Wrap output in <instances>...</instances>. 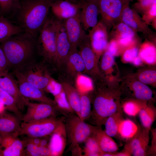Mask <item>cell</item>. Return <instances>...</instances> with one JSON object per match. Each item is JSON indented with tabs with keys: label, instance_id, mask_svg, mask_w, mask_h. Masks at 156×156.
I'll use <instances>...</instances> for the list:
<instances>
[{
	"label": "cell",
	"instance_id": "6da1fadb",
	"mask_svg": "<svg viewBox=\"0 0 156 156\" xmlns=\"http://www.w3.org/2000/svg\"><path fill=\"white\" fill-rule=\"evenodd\" d=\"M37 37L23 31L0 44L10 69L20 71L36 60Z\"/></svg>",
	"mask_w": 156,
	"mask_h": 156
},
{
	"label": "cell",
	"instance_id": "7a4b0ae2",
	"mask_svg": "<svg viewBox=\"0 0 156 156\" xmlns=\"http://www.w3.org/2000/svg\"><path fill=\"white\" fill-rule=\"evenodd\" d=\"M51 0H20L14 19L24 31L37 36L46 22Z\"/></svg>",
	"mask_w": 156,
	"mask_h": 156
},
{
	"label": "cell",
	"instance_id": "3957f363",
	"mask_svg": "<svg viewBox=\"0 0 156 156\" xmlns=\"http://www.w3.org/2000/svg\"><path fill=\"white\" fill-rule=\"evenodd\" d=\"M90 94L92 105L90 118L95 126L101 127L110 116L121 109L116 94L101 89ZM89 118V119H90Z\"/></svg>",
	"mask_w": 156,
	"mask_h": 156
},
{
	"label": "cell",
	"instance_id": "277c9868",
	"mask_svg": "<svg viewBox=\"0 0 156 156\" xmlns=\"http://www.w3.org/2000/svg\"><path fill=\"white\" fill-rule=\"evenodd\" d=\"M57 19L49 14L38 36L37 54L46 63L56 65V38Z\"/></svg>",
	"mask_w": 156,
	"mask_h": 156
},
{
	"label": "cell",
	"instance_id": "5b68a950",
	"mask_svg": "<svg viewBox=\"0 0 156 156\" xmlns=\"http://www.w3.org/2000/svg\"><path fill=\"white\" fill-rule=\"evenodd\" d=\"M66 117L63 123L67 141L71 148L76 144L84 142L93 134L96 126L86 123L75 114Z\"/></svg>",
	"mask_w": 156,
	"mask_h": 156
},
{
	"label": "cell",
	"instance_id": "8992f818",
	"mask_svg": "<svg viewBox=\"0 0 156 156\" xmlns=\"http://www.w3.org/2000/svg\"><path fill=\"white\" fill-rule=\"evenodd\" d=\"M63 120L52 117L38 120L21 122L19 135L29 137L42 138L50 136L57 129Z\"/></svg>",
	"mask_w": 156,
	"mask_h": 156
},
{
	"label": "cell",
	"instance_id": "52a82bcc",
	"mask_svg": "<svg viewBox=\"0 0 156 156\" xmlns=\"http://www.w3.org/2000/svg\"><path fill=\"white\" fill-rule=\"evenodd\" d=\"M45 63L36 60L18 71L28 82L43 91L53 79Z\"/></svg>",
	"mask_w": 156,
	"mask_h": 156
},
{
	"label": "cell",
	"instance_id": "ba28073f",
	"mask_svg": "<svg viewBox=\"0 0 156 156\" xmlns=\"http://www.w3.org/2000/svg\"><path fill=\"white\" fill-rule=\"evenodd\" d=\"M125 3L122 0H98L101 21L105 25L108 32L115 25L120 21Z\"/></svg>",
	"mask_w": 156,
	"mask_h": 156
},
{
	"label": "cell",
	"instance_id": "9c48e42d",
	"mask_svg": "<svg viewBox=\"0 0 156 156\" xmlns=\"http://www.w3.org/2000/svg\"><path fill=\"white\" fill-rule=\"evenodd\" d=\"M13 73L17 80L20 92L24 97L29 100L31 99L51 105L59 112L55 100L48 97L43 91L28 82L19 71H13Z\"/></svg>",
	"mask_w": 156,
	"mask_h": 156
},
{
	"label": "cell",
	"instance_id": "30bf717a",
	"mask_svg": "<svg viewBox=\"0 0 156 156\" xmlns=\"http://www.w3.org/2000/svg\"><path fill=\"white\" fill-rule=\"evenodd\" d=\"M129 2L125 3L122 12L120 21L129 27L136 33L143 34L145 36L152 37L155 34L133 8H131Z\"/></svg>",
	"mask_w": 156,
	"mask_h": 156
},
{
	"label": "cell",
	"instance_id": "8fae6325",
	"mask_svg": "<svg viewBox=\"0 0 156 156\" xmlns=\"http://www.w3.org/2000/svg\"><path fill=\"white\" fill-rule=\"evenodd\" d=\"M0 87L11 95L21 111L26 106L29 100L24 97L20 91L17 80L9 70L0 73Z\"/></svg>",
	"mask_w": 156,
	"mask_h": 156
},
{
	"label": "cell",
	"instance_id": "7c38bea8",
	"mask_svg": "<svg viewBox=\"0 0 156 156\" xmlns=\"http://www.w3.org/2000/svg\"><path fill=\"white\" fill-rule=\"evenodd\" d=\"M26 106V112L23 115L21 118V120L24 122L56 117L58 112L53 105L44 103H35L29 101Z\"/></svg>",
	"mask_w": 156,
	"mask_h": 156
},
{
	"label": "cell",
	"instance_id": "4fadbf2b",
	"mask_svg": "<svg viewBox=\"0 0 156 156\" xmlns=\"http://www.w3.org/2000/svg\"><path fill=\"white\" fill-rule=\"evenodd\" d=\"M149 139V132L139 125L136 133L126 142L124 149L130 153L131 155L146 156Z\"/></svg>",
	"mask_w": 156,
	"mask_h": 156
},
{
	"label": "cell",
	"instance_id": "5bb4252c",
	"mask_svg": "<svg viewBox=\"0 0 156 156\" xmlns=\"http://www.w3.org/2000/svg\"><path fill=\"white\" fill-rule=\"evenodd\" d=\"M57 20L56 38L57 58L56 67L58 69H60L72 51V49L64 26V21L59 20L57 19Z\"/></svg>",
	"mask_w": 156,
	"mask_h": 156
},
{
	"label": "cell",
	"instance_id": "9a60e30c",
	"mask_svg": "<svg viewBox=\"0 0 156 156\" xmlns=\"http://www.w3.org/2000/svg\"><path fill=\"white\" fill-rule=\"evenodd\" d=\"M77 3L80 7V18L83 29L88 30L96 25L99 13L98 1L79 0Z\"/></svg>",
	"mask_w": 156,
	"mask_h": 156
},
{
	"label": "cell",
	"instance_id": "2e32d148",
	"mask_svg": "<svg viewBox=\"0 0 156 156\" xmlns=\"http://www.w3.org/2000/svg\"><path fill=\"white\" fill-rule=\"evenodd\" d=\"M85 67V74L92 75L96 71L97 55L91 46L88 34L86 33L80 41L77 48Z\"/></svg>",
	"mask_w": 156,
	"mask_h": 156
},
{
	"label": "cell",
	"instance_id": "e0dca14e",
	"mask_svg": "<svg viewBox=\"0 0 156 156\" xmlns=\"http://www.w3.org/2000/svg\"><path fill=\"white\" fill-rule=\"evenodd\" d=\"M62 66L68 79L73 83L76 81L79 75L85 73L84 64L77 49L70 52L60 68Z\"/></svg>",
	"mask_w": 156,
	"mask_h": 156
},
{
	"label": "cell",
	"instance_id": "ac0fdd59",
	"mask_svg": "<svg viewBox=\"0 0 156 156\" xmlns=\"http://www.w3.org/2000/svg\"><path fill=\"white\" fill-rule=\"evenodd\" d=\"M50 4L52 14L59 20L64 21L80 12L78 3H73L65 0H51Z\"/></svg>",
	"mask_w": 156,
	"mask_h": 156
},
{
	"label": "cell",
	"instance_id": "d6986e66",
	"mask_svg": "<svg viewBox=\"0 0 156 156\" xmlns=\"http://www.w3.org/2000/svg\"><path fill=\"white\" fill-rule=\"evenodd\" d=\"M88 31V35L93 49L97 54L101 53L108 45L109 35L106 27L100 21Z\"/></svg>",
	"mask_w": 156,
	"mask_h": 156
},
{
	"label": "cell",
	"instance_id": "ffe728a7",
	"mask_svg": "<svg viewBox=\"0 0 156 156\" xmlns=\"http://www.w3.org/2000/svg\"><path fill=\"white\" fill-rule=\"evenodd\" d=\"M63 23L72 51L77 49L80 41L86 33L81 25L80 13L64 21Z\"/></svg>",
	"mask_w": 156,
	"mask_h": 156
},
{
	"label": "cell",
	"instance_id": "44dd1931",
	"mask_svg": "<svg viewBox=\"0 0 156 156\" xmlns=\"http://www.w3.org/2000/svg\"><path fill=\"white\" fill-rule=\"evenodd\" d=\"M50 136L48 147L51 151V156H62L67 141L63 122Z\"/></svg>",
	"mask_w": 156,
	"mask_h": 156
},
{
	"label": "cell",
	"instance_id": "7402d4cb",
	"mask_svg": "<svg viewBox=\"0 0 156 156\" xmlns=\"http://www.w3.org/2000/svg\"><path fill=\"white\" fill-rule=\"evenodd\" d=\"M21 120L16 115L4 112L0 114V135L17 137L19 135Z\"/></svg>",
	"mask_w": 156,
	"mask_h": 156
},
{
	"label": "cell",
	"instance_id": "603a6c76",
	"mask_svg": "<svg viewBox=\"0 0 156 156\" xmlns=\"http://www.w3.org/2000/svg\"><path fill=\"white\" fill-rule=\"evenodd\" d=\"M60 84L69 105L75 114L81 119L79 91L66 79H60Z\"/></svg>",
	"mask_w": 156,
	"mask_h": 156
},
{
	"label": "cell",
	"instance_id": "cb8c5ba5",
	"mask_svg": "<svg viewBox=\"0 0 156 156\" xmlns=\"http://www.w3.org/2000/svg\"><path fill=\"white\" fill-rule=\"evenodd\" d=\"M101 127L96 126L93 133L101 149L104 153L117 152L118 147L116 143Z\"/></svg>",
	"mask_w": 156,
	"mask_h": 156
},
{
	"label": "cell",
	"instance_id": "d4e9b609",
	"mask_svg": "<svg viewBox=\"0 0 156 156\" xmlns=\"http://www.w3.org/2000/svg\"><path fill=\"white\" fill-rule=\"evenodd\" d=\"M23 31L19 26L0 15V44L11 36Z\"/></svg>",
	"mask_w": 156,
	"mask_h": 156
},
{
	"label": "cell",
	"instance_id": "484cf974",
	"mask_svg": "<svg viewBox=\"0 0 156 156\" xmlns=\"http://www.w3.org/2000/svg\"><path fill=\"white\" fill-rule=\"evenodd\" d=\"M124 119L122 110L121 109L109 116L105 123L104 131L111 137L117 135L118 128L121 121Z\"/></svg>",
	"mask_w": 156,
	"mask_h": 156
},
{
	"label": "cell",
	"instance_id": "4316f807",
	"mask_svg": "<svg viewBox=\"0 0 156 156\" xmlns=\"http://www.w3.org/2000/svg\"><path fill=\"white\" fill-rule=\"evenodd\" d=\"M139 127L129 119L122 120L119 125L117 135L126 141L132 138L137 132Z\"/></svg>",
	"mask_w": 156,
	"mask_h": 156
},
{
	"label": "cell",
	"instance_id": "83f0119b",
	"mask_svg": "<svg viewBox=\"0 0 156 156\" xmlns=\"http://www.w3.org/2000/svg\"><path fill=\"white\" fill-rule=\"evenodd\" d=\"M138 115L142 127L149 132L156 118L155 107L152 105H147L140 111Z\"/></svg>",
	"mask_w": 156,
	"mask_h": 156
},
{
	"label": "cell",
	"instance_id": "f1b7e54d",
	"mask_svg": "<svg viewBox=\"0 0 156 156\" xmlns=\"http://www.w3.org/2000/svg\"><path fill=\"white\" fill-rule=\"evenodd\" d=\"M20 5V0H0V15L9 19H13Z\"/></svg>",
	"mask_w": 156,
	"mask_h": 156
},
{
	"label": "cell",
	"instance_id": "f546056e",
	"mask_svg": "<svg viewBox=\"0 0 156 156\" xmlns=\"http://www.w3.org/2000/svg\"><path fill=\"white\" fill-rule=\"evenodd\" d=\"M27 143V140H22L16 138L12 144L0 151V155L20 156L25 154V149Z\"/></svg>",
	"mask_w": 156,
	"mask_h": 156
},
{
	"label": "cell",
	"instance_id": "4dcf8cb0",
	"mask_svg": "<svg viewBox=\"0 0 156 156\" xmlns=\"http://www.w3.org/2000/svg\"><path fill=\"white\" fill-rule=\"evenodd\" d=\"M0 102L5 105L6 109L13 112L21 120L23 115L17 106L14 98L0 87Z\"/></svg>",
	"mask_w": 156,
	"mask_h": 156
},
{
	"label": "cell",
	"instance_id": "1f68e13d",
	"mask_svg": "<svg viewBox=\"0 0 156 156\" xmlns=\"http://www.w3.org/2000/svg\"><path fill=\"white\" fill-rule=\"evenodd\" d=\"M80 106L81 119L85 121L89 119L91 112V102L90 94L87 92H80Z\"/></svg>",
	"mask_w": 156,
	"mask_h": 156
},
{
	"label": "cell",
	"instance_id": "d6a6232c",
	"mask_svg": "<svg viewBox=\"0 0 156 156\" xmlns=\"http://www.w3.org/2000/svg\"><path fill=\"white\" fill-rule=\"evenodd\" d=\"M138 101H130L125 103L122 107L123 111L128 116L134 117L147 105L146 101L138 99Z\"/></svg>",
	"mask_w": 156,
	"mask_h": 156
},
{
	"label": "cell",
	"instance_id": "836d02e7",
	"mask_svg": "<svg viewBox=\"0 0 156 156\" xmlns=\"http://www.w3.org/2000/svg\"><path fill=\"white\" fill-rule=\"evenodd\" d=\"M132 87L137 99L147 101L152 98V91L144 83L136 81L133 83Z\"/></svg>",
	"mask_w": 156,
	"mask_h": 156
},
{
	"label": "cell",
	"instance_id": "e575fe53",
	"mask_svg": "<svg viewBox=\"0 0 156 156\" xmlns=\"http://www.w3.org/2000/svg\"><path fill=\"white\" fill-rule=\"evenodd\" d=\"M83 152L84 156H102L104 152L101 149L93 134L84 142Z\"/></svg>",
	"mask_w": 156,
	"mask_h": 156
},
{
	"label": "cell",
	"instance_id": "d590c367",
	"mask_svg": "<svg viewBox=\"0 0 156 156\" xmlns=\"http://www.w3.org/2000/svg\"><path fill=\"white\" fill-rule=\"evenodd\" d=\"M54 96V100L56 103L60 113L66 117L75 114L69 105L62 90L60 93Z\"/></svg>",
	"mask_w": 156,
	"mask_h": 156
},
{
	"label": "cell",
	"instance_id": "8d00e7d4",
	"mask_svg": "<svg viewBox=\"0 0 156 156\" xmlns=\"http://www.w3.org/2000/svg\"><path fill=\"white\" fill-rule=\"evenodd\" d=\"M140 58L148 64H152L156 60V49L153 45L148 43L144 44L139 52Z\"/></svg>",
	"mask_w": 156,
	"mask_h": 156
},
{
	"label": "cell",
	"instance_id": "74e56055",
	"mask_svg": "<svg viewBox=\"0 0 156 156\" xmlns=\"http://www.w3.org/2000/svg\"><path fill=\"white\" fill-rule=\"evenodd\" d=\"M28 156H51V151L48 147L37 146L27 142L25 149V152Z\"/></svg>",
	"mask_w": 156,
	"mask_h": 156
},
{
	"label": "cell",
	"instance_id": "f35d334b",
	"mask_svg": "<svg viewBox=\"0 0 156 156\" xmlns=\"http://www.w3.org/2000/svg\"><path fill=\"white\" fill-rule=\"evenodd\" d=\"M143 21L147 25H151L156 29V3H155L145 12L142 15Z\"/></svg>",
	"mask_w": 156,
	"mask_h": 156
},
{
	"label": "cell",
	"instance_id": "ab89813d",
	"mask_svg": "<svg viewBox=\"0 0 156 156\" xmlns=\"http://www.w3.org/2000/svg\"><path fill=\"white\" fill-rule=\"evenodd\" d=\"M156 0H141L135 3L133 5V8L138 13L142 15L147 11L154 4Z\"/></svg>",
	"mask_w": 156,
	"mask_h": 156
},
{
	"label": "cell",
	"instance_id": "60d3db41",
	"mask_svg": "<svg viewBox=\"0 0 156 156\" xmlns=\"http://www.w3.org/2000/svg\"><path fill=\"white\" fill-rule=\"evenodd\" d=\"M114 56L107 50L103 53L101 64L102 70L105 71L110 68L114 63Z\"/></svg>",
	"mask_w": 156,
	"mask_h": 156
},
{
	"label": "cell",
	"instance_id": "b9f144b4",
	"mask_svg": "<svg viewBox=\"0 0 156 156\" xmlns=\"http://www.w3.org/2000/svg\"><path fill=\"white\" fill-rule=\"evenodd\" d=\"M139 79L140 81L144 84H150L156 81V71L149 70L144 71L140 75Z\"/></svg>",
	"mask_w": 156,
	"mask_h": 156
},
{
	"label": "cell",
	"instance_id": "7bdbcfd3",
	"mask_svg": "<svg viewBox=\"0 0 156 156\" xmlns=\"http://www.w3.org/2000/svg\"><path fill=\"white\" fill-rule=\"evenodd\" d=\"M138 48L136 47H133L125 51L123 55V58L126 61L132 62L134 58L138 56Z\"/></svg>",
	"mask_w": 156,
	"mask_h": 156
},
{
	"label": "cell",
	"instance_id": "ee69618b",
	"mask_svg": "<svg viewBox=\"0 0 156 156\" xmlns=\"http://www.w3.org/2000/svg\"><path fill=\"white\" fill-rule=\"evenodd\" d=\"M9 69L10 68L5 53L0 47V73Z\"/></svg>",
	"mask_w": 156,
	"mask_h": 156
},
{
	"label": "cell",
	"instance_id": "f6af8a7d",
	"mask_svg": "<svg viewBox=\"0 0 156 156\" xmlns=\"http://www.w3.org/2000/svg\"><path fill=\"white\" fill-rule=\"evenodd\" d=\"M152 140L151 145L148 147L147 152V155H155L156 153V129H154L151 131Z\"/></svg>",
	"mask_w": 156,
	"mask_h": 156
},
{
	"label": "cell",
	"instance_id": "bcb514c9",
	"mask_svg": "<svg viewBox=\"0 0 156 156\" xmlns=\"http://www.w3.org/2000/svg\"><path fill=\"white\" fill-rule=\"evenodd\" d=\"M17 138L15 136L7 135L1 137V147L5 148L11 145Z\"/></svg>",
	"mask_w": 156,
	"mask_h": 156
},
{
	"label": "cell",
	"instance_id": "7dc6e473",
	"mask_svg": "<svg viewBox=\"0 0 156 156\" xmlns=\"http://www.w3.org/2000/svg\"><path fill=\"white\" fill-rule=\"evenodd\" d=\"M118 45L116 40L112 39L107 45V50L114 56L118 53Z\"/></svg>",
	"mask_w": 156,
	"mask_h": 156
},
{
	"label": "cell",
	"instance_id": "c3c4849f",
	"mask_svg": "<svg viewBox=\"0 0 156 156\" xmlns=\"http://www.w3.org/2000/svg\"><path fill=\"white\" fill-rule=\"evenodd\" d=\"M73 149L72 155H73L81 156V151L83 150L79 147V144H76L71 148Z\"/></svg>",
	"mask_w": 156,
	"mask_h": 156
},
{
	"label": "cell",
	"instance_id": "681fc988",
	"mask_svg": "<svg viewBox=\"0 0 156 156\" xmlns=\"http://www.w3.org/2000/svg\"><path fill=\"white\" fill-rule=\"evenodd\" d=\"M49 136L41 138L39 146L48 147L50 139Z\"/></svg>",
	"mask_w": 156,
	"mask_h": 156
},
{
	"label": "cell",
	"instance_id": "f907efd6",
	"mask_svg": "<svg viewBox=\"0 0 156 156\" xmlns=\"http://www.w3.org/2000/svg\"><path fill=\"white\" fill-rule=\"evenodd\" d=\"M41 138L29 137L26 140L28 142L32 143L37 146H39Z\"/></svg>",
	"mask_w": 156,
	"mask_h": 156
},
{
	"label": "cell",
	"instance_id": "816d5d0a",
	"mask_svg": "<svg viewBox=\"0 0 156 156\" xmlns=\"http://www.w3.org/2000/svg\"><path fill=\"white\" fill-rule=\"evenodd\" d=\"M131 155L128 151L124 149L120 152H116L114 153V156H130Z\"/></svg>",
	"mask_w": 156,
	"mask_h": 156
},
{
	"label": "cell",
	"instance_id": "f5cc1de1",
	"mask_svg": "<svg viewBox=\"0 0 156 156\" xmlns=\"http://www.w3.org/2000/svg\"><path fill=\"white\" fill-rule=\"evenodd\" d=\"M131 62L136 65H138L142 62L141 58L140 57L138 56L134 58Z\"/></svg>",
	"mask_w": 156,
	"mask_h": 156
},
{
	"label": "cell",
	"instance_id": "db71d44e",
	"mask_svg": "<svg viewBox=\"0 0 156 156\" xmlns=\"http://www.w3.org/2000/svg\"><path fill=\"white\" fill-rule=\"evenodd\" d=\"M5 107L4 104L0 102V114L5 112Z\"/></svg>",
	"mask_w": 156,
	"mask_h": 156
},
{
	"label": "cell",
	"instance_id": "11a10c76",
	"mask_svg": "<svg viewBox=\"0 0 156 156\" xmlns=\"http://www.w3.org/2000/svg\"><path fill=\"white\" fill-rule=\"evenodd\" d=\"M70 2L73 3H77L79 0H65Z\"/></svg>",
	"mask_w": 156,
	"mask_h": 156
},
{
	"label": "cell",
	"instance_id": "9f6ffc18",
	"mask_svg": "<svg viewBox=\"0 0 156 156\" xmlns=\"http://www.w3.org/2000/svg\"><path fill=\"white\" fill-rule=\"evenodd\" d=\"M122 0L124 3L129 2V1H128V0Z\"/></svg>",
	"mask_w": 156,
	"mask_h": 156
},
{
	"label": "cell",
	"instance_id": "6f0895ef",
	"mask_svg": "<svg viewBox=\"0 0 156 156\" xmlns=\"http://www.w3.org/2000/svg\"><path fill=\"white\" fill-rule=\"evenodd\" d=\"M92 0L98 1V0Z\"/></svg>",
	"mask_w": 156,
	"mask_h": 156
},
{
	"label": "cell",
	"instance_id": "680465c9",
	"mask_svg": "<svg viewBox=\"0 0 156 156\" xmlns=\"http://www.w3.org/2000/svg\"><path fill=\"white\" fill-rule=\"evenodd\" d=\"M128 0V1H130L131 0Z\"/></svg>",
	"mask_w": 156,
	"mask_h": 156
},
{
	"label": "cell",
	"instance_id": "91938a15",
	"mask_svg": "<svg viewBox=\"0 0 156 156\" xmlns=\"http://www.w3.org/2000/svg\"><path fill=\"white\" fill-rule=\"evenodd\" d=\"M138 1H140V0H138Z\"/></svg>",
	"mask_w": 156,
	"mask_h": 156
}]
</instances>
